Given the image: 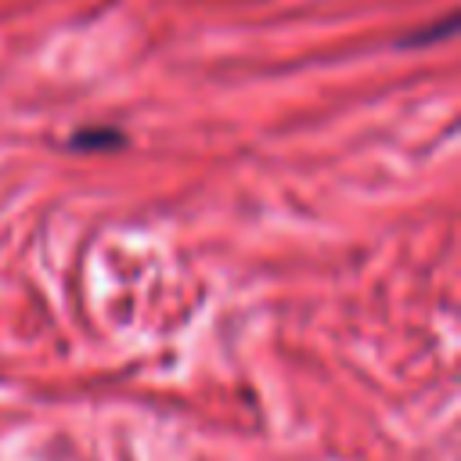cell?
I'll return each mask as SVG.
<instances>
[{
  "label": "cell",
  "mask_w": 461,
  "mask_h": 461,
  "mask_svg": "<svg viewBox=\"0 0 461 461\" xmlns=\"http://www.w3.org/2000/svg\"><path fill=\"white\" fill-rule=\"evenodd\" d=\"M122 144V133L115 126H90V130H76L68 148L76 151H101V148H119Z\"/></svg>",
  "instance_id": "6da1fadb"
}]
</instances>
